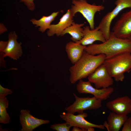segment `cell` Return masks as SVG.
I'll return each mask as SVG.
<instances>
[{"instance_id":"17","label":"cell","mask_w":131,"mask_h":131,"mask_svg":"<svg viewBox=\"0 0 131 131\" xmlns=\"http://www.w3.org/2000/svg\"><path fill=\"white\" fill-rule=\"evenodd\" d=\"M86 46L73 41L66 44V51L68 58L73 64H75L81 58Z\"/></svg>"},{"instance_id":"26","label":"cell","mask_w":131,"mask_h":131,"mask_svg":"<svg viewBox=\"0 0 131 131\" xmlns=\"http://www.w3.org/2000/svg\"><path fill=\"white\" fill-rule=\"evenodd\" d=\"M7 30L6 28L4 25L2 23H0V34H1Z\"/></svg>"},{"instance_id":"3","label":"cell","mask_w":131,"mask_h":131,"mask_svg":"<svg viewBox=\"0 0 131 131\" xmlns=\"http://www.w3.org/2000/svg\"><path fill=\"white\" fill-rule=\"evenodd\" d=\"M103 64L115 81L122 82L124 73L131 71V53H122L106 59Z\"/></svg>"},{"instance_id":"8","label":"cell","mask_w":131,"mask_h":131,"mask_svg":"<svg viewBox=\"0 0 131 131\" xmlns=\"http://www.w3.org/2000/svg\"><path fill=\"white\" fill-rule=\"evenodd\" d=\"M88 81L98 89L107 88L113 85L114 80L103 63L88 77Z\"/></svg>"},{"instance_id":"13","label":"cell","mask_w":131,"mask_h":131,"mask_svg":"<svg viewBox=\"0 0 131 131\" xmlns=\"http://www.w3.org/2000/svg\"><path fill=\"white\" fill-rule=\"evenodd\" d=\"M8 37V44L4 50V57L8 56L14 60H17L23 54L22 43L17 41V36L15 32H10Z\"/></svg>"},{"instance_id":"6","label":"cell","mask_w":131,"mask_h":131,"mask_svg":"<svg viewBox=\"0 0 131 131\" xmlns=\"http://www.w3.org/2000/svg\"><path fill=\"white\" fill-rule=\"evenodd\" d=\"M73 94L75 100L71 105L65 108V110L67 112L82 114L84 111L97 109L102 106V101L94 96L79 97L74 93Z\"/></svg>"},{"instance_id":"23","label":"cell","mask_w":131,"mask_h":131,"mask_svg":"<svg viewBox=\"0 0 131 131\" xmlns=\"http://www.w3.org/2000/svg\"><path fill=\"white\" fill-rule=\"evenodd\" d=\"M34 0H19L21 2L24 3L28 9L31 11H33L35 9Z\"/></svg>"},{"instance_id":"12","label":"cell","mask_w":131,"mask_h":131,"mask_svg":"<svg viewBox=\"0 0 131 131\" xmlns=\"http://www.w3.org/2000/svg\"><path fill=\"white\" fill-rule=\"evenodd\" d=\"M106 106L112 112L117 114L127 115L131 113V98L127 96L109 101Z\"/></svg>"},{"instance_id":"28","label":"cell","mask_w":131,"mask_h":131,"mask_svg":"<svg viewBox=\"0 0 131 131\" xmlns=\"http://www.w3.org/2000/svg\"><path fill=\"white\" fill-rule=\"evenodd\" d=\"M131 122V117L129 118Z\"/></svg>"},{"instance_id":"11","label":"cell","mask_w":131,"mask_h":131,"mask_svg":"<svg viewBox=\"0 0 131 131\" xmlns=\"http://www.w3.org/2000/svg\"><path fill=\"white\" fill-rule=\"evenodd\" d=\"M20 112L19 120L22 126L21 131H32L39 126L50 122L49 120L34 117L28 110L22 109Z\"/></svg>"},{"instance_id":"5","label":"cell","mask_w":131,"mask_h":131,"mask_svg":"<svg viewBox=\"0 0 131 131\" xmlns=\"http://www.w3.org/2000/svg\"><path fill=\"white\" fill-rule=\"evenodd\" d=\"M115 4V8L103 16L98 26L106 40L110 36L111 25L113 20L123 10L131 8V0H116Z\"/></svg>"},{"instance_id":"14","label":"cell","mask_w":131,"mask_h":131,"mask_svg":"<svg viewBox=\"0 0 131 131\" xmlns=\"http://www.w3.org/2000/svg\"><path fill=\"white\" fill-rule=\"evenodd\" d=\"M73 17L70 9H68L57 24L50 25L47 32L48 36L50 37L56 34L57 36H61L64 30L73 23Z\"/></svg>"},{"instance_id":"27","label":"cell","mask_w":131,"mask_h":131,"mask_svg":"<svg viewBox=\"0 0 131 131\" xmlns=\"http://www.w3.org/2000/svg\"><path fill=\"white\" fill-rule=\"evenodd\" d=\"M72 131H83L81 128L77 126H73L72 129Z\"/></svg>"},{"instance_id":"20","label":"cell","mask_w":131,"mask_h":131,"mask_svg":"<svg viewBox=\"0 0 131 131\" xmlns=\"http://www.w3.org/2000/svg\"><path fill=\"white\" fill-rule=\"evenodd\" d=\"M8 106V101L6 97L0 98V123L4 124L9 123L10 117L7 109Z\"/></svg>"},{"instance_id":"21","label":"cell","mask_w":131,"mask_h":131,"mask_svg":"<svg viewBox=\"0 0 131 131\" xmlns=\"http://www.w3.org/2000/svg\"><path fill=\"white\" fill-rule=\"evenodd\" d=\"M8 41H0V67L6 68L5 62L4 60V50L6 48Z\"/></svg>"},{"instance_id":"24","label":"cell","mask_w":131,"mask_h":131,"mask_svg":"<svg viewBox=\"0 0 131 131\" xmlns=\"http://www.w3.org/2000/svg\"><path fill=\"white\" fill-rule=\"evenodd\" d=\"M12 93L11 90L4 88L0 84V98L5 97L8 95L11 94Z\"/></svg>"},{"instance_id":"18","label":"cell","mask_w":131,"mask_h":131,"mask_svg":"<svg viewBox=\"0 0 131 131\" xmlns=\"http://www.w3.org/2000/svg\"><path fill=\"white\" fill-rule=\"evenodd\" d=\"M83 23L78 24L74 22L72 25L66 28L63 32L61 36L66 33L69 34L71 36L70 39L72 41L76 42L80 41L83 37Z\"/></svg>"},{"instance_id":"19","label":"cell","mask_w":131,"mask_h":131,"mask_svg":"<svg viewBox=\"0 0 131 131\" xmlns=\"http://www.w3.org/2000/svg\"><path fill=\"white\" fill-rule=\"evenodd\" d=\"M59 13V12H54L49 16H42L39 20L32 19L30 21L36 27H39V31L43 33L47 29H49L51 23L54 20Z\"/></svg>"},{"instance_id":"22","label":"cell","mask_w":131,"mask_h":131,"mask_svg":"<svg viewBox=\"0 0 131 131\" xmlns=\"http://www.w3.org/2000/svg\"><path fill=\"white\" fill-rule=\"evenodd\" d=\"M72 127L67 123L55 124L50 126V128L57 131H69Z\"/></svg>"},{"instance_id":"4","label":"cell","mask_w":131,"mask_h":131,"mask_svg":"<svg viewBox=\"0 0 131 131\" xmlns=\"http://www.w3.org/2000/svg\"><path fill=\"white\" fill-rule=\"evenodd\" d=\"M73 4L70 9L73 17L77 12L81 13L89 23L91 30L94 29V17L96 13L104 9L102 5L91 4L86 0H72Z\"/></svg>"},{"instance_id":"7","label":"cell","mask_w":131,"mask_h":131,"mask_svg":"<svg viewBox=\"0 0 131 131\" xmlns=\"http://www.w3.org/2000/svg\"><path fill=\"white\" fill-rule=\"evenodd\" d=\"M61 118L71 127L77 126L82 129L83 131H88L90 128L104 129L103 125H98L92 123L86 120L85 118L88 116L87 113L78 114L76 115L67 112H63L60 115Z\"/></svg>"},{"instance_id":"10","label":"cell","mask_w":131,"mask_h":131,"mask_svg":"<svg viewBox=\"0 0 131 131\" xmlns=\"http://www.w3.org/2000/svg\"><path fill=\"white\" fill-rule=\"evenodd\" d=\"M113 31V35L119 38L129 39L131 37V9L122 15L114 26Z\"/></svg>"},{"instance_id":"29","label":"cell","mask_w":131,"mask_h":131,"mask_svg":"<svg viewBox=\"0 0 131 131\" xmlns=\"http://www.w3.org/2000/svg\"><path fill=\"white\" fill-rule=\"evenodd\" d=\"M129 39L131 40V37L130 38H129Z\"/></svg>"},{"instance_id":"25","label":"cell","mask_w":131,"mask_h":131,"mask_svg":"<svg viewBox=\"0 0 131 131\" xmlns=\"http://www.w3.org/2000/svg\"><path fill=\"white\" fill-rule=\"evenodd\" d=\"M122 131H131V122L129 118L123 126Z\"/></svg>"},{"instance_id":"1","label":"cell","mask_w":131,"mask_h":131,"mask_svg":"<svg viewBox=\"0 0 131 131\" xmlns=\"http://www.w3.org/2000/svg\"><path fill=\"white\" fill-rule=\"evenodd\" d=\"M84 51L92 55L103 54L108 59L122 53H131V40L115 36L111 32L109 38L104 42L86 46Z\"/></svg>"},{"instance_id":"15","label":"cell","mask_w":131,"mask_h":131,"mask_svg":"<svg viewBox=\"0 0 131 131\" xmlns=\"http://www.w3.org/2000/svg\"><path fill=\"white\" fill-rule=\"evenodd\" d=\"M83 35L82 38L76 42L84 46H86L92 44L96 41L103 42L106 40L98 26L93 30H90L89 26H86L83 29Z\"/></svg>"},{"instance_id":"9","label":"cell","mask_w":131,"mask_h":131,"mask_svg":"<svg viewBox=\"0 0 131 131\" xmlns=\"http://www.w3.org/2000/svg\"><path fill=\"white\" fill-rule=\"evenodd\" d=\"M76 86V89L79 94H90L102 101L107 99L114 91L113 88L98 89L94 87L89 81H84L82 79L79 81Z\"/></svg>"},{"instance_id":"16","label":"cell","mask_w":131,"mask_h":131,"mask_svg":"<svg viewBox=\"0 0 131 131\" xmlns=\"http://www.w3.org/2000/svg\"><path fill=\"white\" fill-rule=\"evenodd\" d=\"M127 115L117 114L112 112L103 125L109 131H119L128 119Z\"/></svg>"},{"instance_id":"2","label":"cell","mask_w":131,"mask_h":131,"mask_svg":"<svg viewBox=\"0 0 131 131\" xmlns=\"http://www.w3.org/2000/svg\"><path fill=\"white\" fill-rule=\"evenodd\" d=\"M106 59L104 54L95 56L84 51L81 58L69 69L70 82L74 84L78 81L88 77L103 63Z\"/></svg>"}]
</instances>
